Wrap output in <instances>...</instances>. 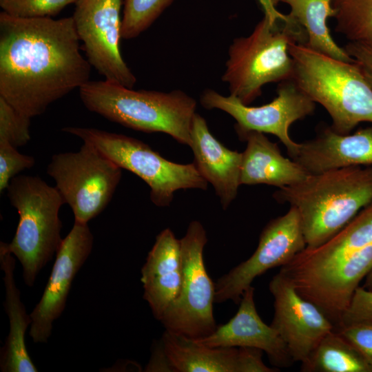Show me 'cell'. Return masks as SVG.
Masks as SVG:
<instances>
[{"instance_id": "obj_1", "label": "cell", "mask_w": 372, "mask_h": 372, "mask_svg": "<svg viewBox=\"0 0 372 372\" xmlns=\"http://www.w3.org/2000/svg\"><path fill=\"white\" fill-rule=\"evenodd\" d=\"M72 17L0 13V96L32 118L90 81Z\"/></svg>"}, {"instance_id": "obj_2", "label": "cell", "mask_w": 372, "mask_h": 372, "mask_svg": "<svg viewBox=\"0 0 372 372\" xmlns=\"http://www.w3.org/2000/svg\"><path fill=\"white\" fill-rule=\"evenodd\" d=\"M300 215L307 247L325 242L372 201V165L309 174L274 193Z\"/></svg>"}, {"instance_id": "obj_3", "label": "cell", "mask_w": 372, "mask_h": 372, "mask_svg": "<svg viewBox=\"0 0 372 372\" xmlns=\"http://www.w3.org/2000/svg\"><path fill=\"white\" fill-rule=\"evenodd\" d=\"M79 90L90 112L134 130L167 134L189 145L197 103L182 90H134L106 80H90Z\"/></svg>"}, {"instance_id": "obj_4", "label": "cell", "mask_w": 372, "mask_h": 372, "mask_svg": "<svg viewBox=\"0 0 372 372\" xmlns=\"http://www.w3.org/2000/svg\"><path fill=\"white\" fill-rule=\"evenodd\" d=\"M289 52L292 80L327 110L333 131L347 134L362 122L372 123V87L354 61L333 58L306 43H292Z\"/></svg>"}, {"instance_id": "obj_5", "label": "cell", "mask_w": 372, "mask_h": 372, "mask_svg": "<svg viewBox=\"0 0 372 372\" xmlns=\"http://www.w3.org/2000/svg\"><path fill=\"white\" fill-rule=\"evenodd\" d=\"M307 41L304 29L289 14L275 22L264 16L249 35L236 38L229 47L222 81L230 95L250 105L266 84L292 79L290 45Z\"/></svg>"}, {"instance_id": "obj_6", "label": "cell", "mask_w": 372, "mask_h": 372, "mask_svg": "<svg viewBox=\"0 0 372 372\" xmlns=\"http://www.w3.org/2000/svg\"><path fill=\"white\" fill-rule=\"evenodd\" d=\"M6 192L19 216L15 234L7 247L22 265L24 282L32 287L63 240L59 210L65 203L55 186L37 176H15Z\"/></svg>"}, {"instance_id": "obj_7", "label": "cell", "mask_w": 372, "mask_h": 372, "mask_svg": "<svg viewBox=\"0 0 372 372\" xmlns=\"http://www.w3.org/2000/svg\"><path fill=\"white\" fill-rule=\"evenodd\" d=\"M63 131L93 145L121 169L141 178L149 187L150 199L158 207L169 206L177 190L207 187L208 182L194 163L168 161L136 138L90 127H66Z\"/></svg>"}, {"instance_id": "obj_8", "label": "cell", "mask_w": 372, "mask_h": 372, "mask_svg": "<svg viewBox=\"0 0 372 372\" xmlns=\"http://www.w3.org/2000/svg\"><path fill=\"white\" fill-rule=\"evenodd\" d=\"M121 169L93 145L83 143L76 152L54 154L46 172L71 208L74 222L87 223L111 201Z\"/></svg>"}, {"instance_id": "obj_9", "label": "cell", "mask_w": 372, "mask_h": 372, "mask_svg": "<svg viewBox=\"0 0 372 372\" xmlns=\"http://www.w3.org/2000/svg\"><path fill=\"white\" fill-rule=\"evenodd\" d=\"M180 241L181 287L160 322L165 330L196 340L209 335L218 326L213 311L215 283L207 273L203 258L207 242L206 231L199 221L193 220Z\"/></svg>"}, {"instance_id": "obj_10", "label": "cell", "mask_w": 372, "mask_h": 372, "mask_svg": "<svg viewBox=\"0 0 372 372\" xmlns=\"http://www.w3.org/2000/svg\"><path fill=\"white\" fill-rule=\"evenodd\" d=\"M200 103L207 110H220L233 117L239 137L251 131L276 136L286 147L291 158L296 155L299 143L290 137L289 127L311 115L316 109V103L292 79L281 82L277 96L260 106L246 105L232 95L225 96L212 89L202 92Z\"/></svg>"}, {"instance_id": "obj_11", "label": "cell", "mask_w": 372, "mask_h": 372, "mask_svg": "<svg viewBox=\"0 0 372 372\" xmlns=\"http://www.w3.org/2000/svg\"><path fill=\"white\" fill-rule=\"evenodd\" d=\"M307 247L298 210L290 207L284 215L270 220L262 229L253 254L215 283V303L239 304L254 280L276 267L289 263Z\"/></svg>"}, {"instance_id": "obj_12", "label": "cell", "mask_w": 372, "mask_h": 372, "mask_svg": "<svg viewBox=\"0 0 372 372\" xmlns=\"http://www.w3.org/2000/svg\"><path fill=\"white\" fill-rule=\"evenodd\" d=\"M122 0H78L72 19L87 59L105 80L133 88L136 78L120 49Z\"/></svg>"}, {"instance_id": "obj_13", "label": "cell", "mask_w": 372, "mask_h": 372, "mask_svg": "<svg viewBox=\"0 0 372 372\" xmlns=\"http://www.w3.org/2000/svg\"><path fill=\"white\" fill-rule=\"evenodd\" d=\"M269 289L274 300L270 325L285 343L293 360L302 363L335 327L316 304L298 293L281 272L272 278Z\"/></svg>"}, {"instance_id": "obj_14", "label": "cell", "mask_w": 372, "mask_h": 372, "mask_svg": "<svg viewBox=\"0 0 372 372\" xmlns=\"http://www.w3.org/2000/svg\"><path fill=\"white\" fill-rule=\"evenodd\" d=\"M93 240L87 223L76 222L63 239L43 293L30 314L29 335L34 342H48L54 320L65 309L72 281L91 253Z\"/></svg>"}, {"instance_id": "obj_15", "label": "cell", "mask_w": 372, "mask_h": 372, "mask_svg": "<svg viewBox=\"0 0 372 372\" xmlns=\"http://www.w3.org/2000/svg\"><path fill=\"white\" fill-rule=\"evenodd\" d=\"M372 269V244L330 266L289 278L298 293L339 325L360 282Z\"/></svg>"}, {"instance_id": "obj_16", "label": "cell", "mask_w": 372, "mask_h": 372, "mask_svg": "<svg viewBox=\"0 0 372 372\" xmlns=\"http://www.w3.org/2000/svg\"><path fill=\"white\" fill-rule=\"evenodd\" d=\"M254 291L251 285L244 291L238 311L227 323L217 326L209 335L193 340L210 347L259 349L266 353L272 364L289 366L294 361L278 332L260 317L255 305Z\"/></svg>"}, {"instance_id": "obj_17", "label": "cell", "mask_w": 372, "mask_h": 372, "mask_svg": "<svg viewBox=\"0 0 372 372\" xmlns=\"http://www.w3.org/2000/svg\"><path fill=\"white\" fill-rule=\"evenodd\" d=\"M309 174L351 166L372 165V127L341 134L331 127L314 138L299 143L291 158Z\"/></svg>"}, {"instance_id": "obj_18", "label": "cell", "mask_w": 372, "mask_h": 372, "mask_svg": "<svg viewBox=\"0 0 372 372\" xmlns=\"http://www.w3.org/2000/svg\"><path fill=\"white\" fill-rule=\"evenodd\" d=\"M194 164L202 176L214 187L226 209L236 198L240 185L242 153L223 145L210 132L205 119L195 113L190 130Z\"/></svg>"}, {"instance_id": "obj_19", "label": "cell", "mask_w": 372, "mask_h": 372, "mask_svg": "<svg viewBox=\"0 0 372 372\" xmlns=\"http://www.w3.org/2000/svg\"><path fill=\"white\" fill-rule=\"evenodd\" d=\"M141 273L143 298L160 321L177 298L183 277L180 241L169 228L156 236Z\"/></svg>"}, {"instance_id": "obj_20", "label": "cell", "mask_w": 372, "mask_h": 372, "mask_svg": "<svg viewBox=\"0 0 372 372\" xmlns=\"http://www.w3.org/2000/svg\"><path fill=\"white\" fill-rule=\"evenodd\" d=\"M372 244V201L343 228L316 247H307L280 272L289 278L311 273L339 262Z\"/></svg>"}, {"instance_id": "obj_21", "label": "cell", "mask_w": 372, "mask_h": 372, "mask_svg": "<svg viewBox=\"0 0 372 372\" xmlns=\"http://www.w3.org/2000/svg\"><path fill=\"white\" fill-rule=\"evenodd\" d=\"M174 372H250L249 347H210L165 330L161 339Z\"/></svg>"}, {"instance_id": "obj_22", "label": "cell", "mask_w": 372, "mask_h": 372, "mask_svg": "<svg viewBox=\"0 0 372 372\" xmlns=\"http://www.w3.org/2000/svg\"><path fill=\"white\" fill-rule=\"evenodd\" d=\"M247 142L242 152L240 185L266 184L282 188L304 180L309 174L287 158L264 133L251 131L240 137Z\"/></svg>"}, {"instance_id": "obj_23", "label": "cell", "mask_w": 372, "mask_h": 372, "mask_svg": "<svg viewBox=\"0 0 372 372\" xmlns=\"http://www.w3.org/2000/svg\"><path fill=\"white\" fill-rule=\"evenodd\" d=\"M7 247L0 242V265L4 273V308L9 319V333L0 351V369L3 372H35L25 345V332L32 322L21 300L14 280L15 259Z\"/></svg>"}, {"instance_id": "obj_24", "label": "cell", "mask_w": 372, "mask_h": 372, "mask_svg": "<svg viewBox=\"0 0 372 372\" xmlns=\"http://www.w3.org/2000/svg\"><path fill=\"white\" fill-rule=\"evenodd\" d=\"M333 0H285L289 13L302 26L307 35V44L312 49L344 61L354 60L344 48L333 40L327 26V19L334 17Z\"/></svg>"}, {"instance_id": "obj_25", "label": "cell", "mask_w": 372, "mask_h": 372, "mask_svg": "<svg viewBox=\"0 0 372 372\" xmlns=\"http://www.w3.org/2000/svg\"><path fill=\"white\" fill-rule=\"evenodd\" d=\"M301 364V371L305 372H372L362 355L335 329Z\"/></svg>"}, {"instance_id": "obj_26", "label": "cell", "mask_w": 372, "mask_h": 372, "mask_svg": "<svg viewBox=\"0 0 372 372\" xmlns=\"http://www.w3.org/2000/svg\"><path fill=\"white\" fill-rule=\"evenodd\" d=\"M335 30L349 41L372 45V0H333Z\"/></svg>"}, {"instance_id": "obj_27", "label": "cell", "mask_w": 372, "mask_h": 372, "mask_svg": "<svg viewBox=\"0 0 372 372\" xmlns=\"http://www.w3.org/2000/svg\"><path fill=\"white\" fill-rule=\"evenodd\" d=\"M174 0H124L121 36L130 39L146 30Z\"/></svg>"}, {"instance_id": "obj_28", "label": "cell", "mask_w": 372, "mask_h": 372, "mask_svg": "<svg viewBox=\"0 0 372 372\" xmlns=\"http://www.w3.org/2000/svg\"><path fill=\"white\" fill-rule=\"evenodd\" d=\"M31 118L0 96V143L18 148L30 140Z\"/></svg>"}, {"instance_id": "obj_29", "label": "cell", "mask_w": 372, "mask_h": 372, "mask_svg": "<svg viewBox=\"0 0 372 372\" xmlns=\"http://www.w3.org/2000/svg\"><path fill=\"white\" fill-rule=\"evenodd\" d=\"M78 0H0L7 14L21 18L52 17Z\"/></svg>"}, {"instance_id": "obj_30", "label": "cell", "mask_w": 372, "mask_h": 372, "mask_svg": "<svg viewBox=\"0 0 372 372\" xmlns=\"http://www.w3.org/2000/svg\"><path fill=\"white\" fill-rule=\"evenodd\" d=\"M35 159L21 154L17 148L6 143H0V192L6 190L10 182L24 170L32 167Z\"/></svg>"}, {"instance_id": "obj_31", "label": "cell", "mask_w": 372, "mask_h": 372, "mask_svg": "<svg viewBox=\"0 0 372 372\" xmlns=\"http://www.w3.org/2000/svg\"><path fill=\"white\" fill-rule=\"evenodd\" d=\"M372 369V321H361L335 328Z\"/></svg>"}, {"instance_id": "obj_32", "label": "cell", "mask_w": 372, "mask_h": 372, "mask_svg": "<svg viewBox=\"0 0 372 372\" xmlns=\"http://www.w3.org/2000/svg\"><path fill=\"white\" fill-rule=\"evenodd\" d=\"M361 321H372V291L359 286L337 327Z\"/></svg>"}, {"instance_id": "obj_33", "label": "cell", "mask_w": 372, "mask_h": 372, "mask_svg": "<svg viewBox=\"0 0 372 372\" xmlns=\"http://www.w3.org/2000/svg\"><path fill=\"white\" fill-rule=\"evenodd\" d=\"M344 49L359 65L365 79L372 87V45L349 41Z\"/></svg>"}, {"instance_id": "obj_34", "label": "cell", "mask_w": 372, "mask_h": 372, "mask_svg": "<svg viewBox=\"0 0 372 372\" xmlns=\"http://www.w3.org/2000/svg\"><path fill=\"white\" fill-rule=\"evenodd\" d=\"M147 371H172L164 351L161 340L154 347Z\"/></svg>"}, {"instance_id": "obj_35", "label": "cell", "mask_w": 372, "mask_h": 372, "mask_svg": "<svg viewBox=\"0 0 372 372\" xmlns=\"http://www.w3.org/2000/svg\"><path fill=\"white\" fill-rule=\"evenodd\" d=\"M257 1L264 12V16L267 17L271 21L275 22L287 17V14H282L276 9L271 0H257Z\"/></svg>"}, {"instance_id": "obj_36", "label": "cell", "mask_w": 372, "mask_h": 372, "mask_svg": "<svg viewBox=\"0 0 372 372\" xmlns=\"http://www.w3.org/2000/svg\"><path fill=\"white\" fill-rule=\"evenodd\" d=\"M363 287L367 290L372 291V269L365 277V282Z\"/></svg>"}, {"instance_id": "obj_37", "label": "cell", "mask_w": 372, "mask_h": 372, "mask_svg": "<svg viewBox=\"0 0 372 372\" xmlns=\"http://www.w3.org/2000/svg\"><path fill=\"white\" fill-rule=\"evenodd\" d=\"M271 3L276 7L280 3H285V0H271Z\"/></svg>"}]
</instances>
